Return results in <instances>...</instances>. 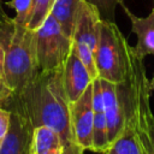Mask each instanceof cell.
<instances>
[{"label": "cell", "instance_id": "52a82bcc", "mask_svg": "<svg viewBox=\"0 0 154 154\" xmlns=\"http://www.w3.org/2000/svg\"><path fill=\"white\" fill-rule=\"evenodd\" d=\"M93 82L84 93L70 102V125L73 141L84 150L93 148Z\"/></svg>", "mask_w": 154, "mask_h": 154}, {"label": "cell", "instance_id": "5bb4252c", "mask_svg": "<svg viewBox=\"0 0 154 154\" xmlns=\"http://www.w3.org/2000/svg\"><path fill=\"white\" fill-rule=\"evenodd\" d=\"M94 111V123H93V148L91 152L102 154L109 146L108 131H107V119L103 107L93 108Z\"/></svg>", "mask_w": 154, "mask_h": 154}, {"label": "cell", "instance_id": "2e32d148", "mask_svg": "<svg viewBox=\"0 0 154 154\" xmlns=\"http://www.w3.org/2000/svg\"><path fill=\"white\" fill-rule=\"evenodd\" d=\"M32 4H34V0H10L6 2V5H8L11 8L16 11L14 20L26 26L32 11Z\"/></svg>", "mask_w": 154, "mask_h": 154}, {"label": "cell", "instance_id": "e0dca14e", "mask_svg": "<svg viewBox=\"0 0 154 154\" xmlns=\"http://www.w3.org/2000/svg\"><path fill=\"white\" fill-rule=\"evenodd\" d=\"M87 1L97 8L102 19L109 20V22H114L116 7L118 5L122 6L124 4L123 0H87Z\"/></svg>", "mask_w": 154, "mask_h": 154}, {"label": "cell", "instance_id": "ffe728a7", "mask_svg": "<svg viewBox=\"0 0 154 154\" xmlns=\"http://www.w3.org/2000/svg\"><path fill=\"white\" fill-rule=\"evenodd\" d=\"M12 90L7 87L5 83V79L2 76H0V105H2L10 96H12Z\"/></svg>", "mask_w": 154, "mask_h": 154}, {"label": "cell", "instance_id": "5b68a950", "mask_svg": "<svg viewBox=\"0 0 154 154\" xmlns=\"http://www.w3.org/2000/svg\"><path fill=\"white\" fill-rule=\"evenodd\" d=\"M34 32L38 72L63 69L72 48V38L64 32L59 22L49 13Z\"/></svg>", "mask_w": 154, "mask_h": 154}, {"label": "cell", "instance_id": "7c38bea8", "mask_svg": "<svg viewBox=\"0 0 154 154\" xmlns=\"http://www.w3.org/2000/svg\"><path fill=\"white\" fill-rule=\"evenodd\" d=\"M64 142L60 135L48 126L34 128L31 136V154H61Z\"/></svg>", "mask_w": 154, "mask_h": 154}, {"label": "cell", "instance_id": "44dd1931", "mask_svg": "<svg viewBox=\"0 0 154 154\" xmlns=\"http://www.w3.org/2000/svg\"><path fill=\"white\" fill-rule=\"evenodd\" d=\"M2 73H4V49L0 43V76H2Z\"/></svg>", "mask_w": 154, "mask_h": 154}, {"label": "cell", "instance_id": "277c9868", "mask_svg": "<svg viewBox=\"0 0 154 154\" xmlns=\"http://www.w3.org/2000/svg\"><path fill=\"white\" fill-rule=\"evenodd\" d=\"M130 48L131 46L117 24L102 19L97 46L94 53L97 77L116 84L122 83L128 72Z\"/></svg>", "mask_w": 154, "mask_h": 154}, {"label": "cell", "instance_id": "30bf717a", "mask_svg": "<svg viewBox=\"0 0 154 154\" xmlns=\"http://www.w3.org/2000/svg\"><path fill=\"white\" fill-rule=\"evenodd\" d=\"M122 7L131 22V31L137 36V43L132 47L135 54L141 59L154 55V0L153 8L147 17L135 16L124 4Z\"/></svg>", "mask_w": 154, "mask_h": 154}, {"label": "cell", "instance_id": "603a6c76", "mask_svg": "<svg viewBox=\"0 0 154 154\" xmlns=\"http://www.w3.org/2000/svg\"><path fill=\"white\" fill-rule=\"evenodd\" d=\"M150 88H152V90H154V76L152 78V81H150Z\"/></svg>", "mask_w": 154, "mask_h": 154}, {"label": "cell", "instance_id": "ba28073f", "mask_svg": "<svg viewBox=\"0 0 154 154\" xmlns=\"http://www.w3.org/2000/svg\"><path fill=\"white\" fill-rule=\"evenodd\" d=\"M91 82L93 77L72 46L63 66V84L69 101H76Z\"/></svg>", "mask_w": 154, "mask_h": 154}, {"label": "cell", "instance_id": "9a60e30c", "mask_svg": "<svg viewBox=\"0 0 154 154\" xmlns=\"http://www.w3.org/2000/svg\"><path fill=\"white\" fill-rule=\"evenodd\" d=\"M54 0H34L32 4V11L28 22V28L31 30H36L42 22L46 19V17L51 13L52 6Z\"/></svg>", "mask_w": 154, "mask_h": 154}, {"label": "cell", "instance_id": "6da1fadb", "mask_svg": "<svg viewBox=\"0 0 154 154\" xmlns=\"http://www.w3.org/2000/svg\"><path fill=\"white\" fill-rule=\"evenodd\" d=\"M123 114L119 135L102 154H154V114L150 107V82L143 59L132 47L125 79L117 84Z\"/></svg>", "mask_w": 154, "mask_h": 154}, {"label": "cell", "instance_id": "d6986e66", "mask_svg": "<svg viewBox=\"0 0 154 154\" xmlns=\"http://www.w3.org/2000/svg\"><path fill=\"white\" fill-rule=\"evenodd\" d=\"M84 149L78 146L75 141H71V142H67L65 146H64V149H63V153L61 154H84Z\"/></svg>", "mask_w": 154, "mask_h": 154}, {"label": "cell", "instance_id": "4fadbf2b", "mask_svg": "<svg viewBox=\"0 0 154 154\" xmlns=\"http://www.w3.org/2000/svg\"><path fill=\"white\" fill-rule=\"evenodd\" d=\"M81 0H54L51 14L59 22L64 32L72 37L76 13Z\"/></svg>", "mask_w": 154, "mask_h": 154}, {"label": "cell", "instance_id": "7402d4cb", "mask_svg": "<svg viewBox=\"0 0 154 154\" xmlns=\"http://www.w3.org/2000/svg\"><path fill=\"white\" fill-rule=\"evenodd\" d=\"M6 17H7V16H6V13L2 11V8H0V22H2Z\"/></svg>", "mask_w": 154, "mask_h": 154}, {"label": "cell", "instance_id": "3957f363", "mask_svg": "<svg viewBox=\"0 0 154 154\" xmlns=\"http://www.w3.org/2000/svg\"><path fill=\"white\" fill-rule=\"evenodd\" d=\"M0 43L4 49L2 77L12 93L17 94L38 72L35 32L14 18L6 17L0 22Z\"/></svg>", "mask_w": 154, "mask_h": 154}, {"label": "cell", "instance_id": "9c48e42d", "mask_svg": "<svg viewBox=\"0 0 154 154\" xmlns=\"http://www.w3.org/2000/svg\"><path fill=\"white\" fill-rule=\"evenodd\" d=\"M32 130L34 128L24 117L11 111V124L0 147V154H31Z\"/></svg>", "mask_w": 154, "mask_h": 154}, {"label": "cell", "instance_id": "8fae6325", "mask_svg": "<svg viewBox=\"0 0 154 154\" xmlns=\"http://www.w3.org/2000/svg\"><path fill=\"white\" fill-rule=\"evenodd\" d=\"M102 100H103V109L107 119V131L109 143L116 140L123 128V114L122 107L119 102L118 88L117 84L106 79L100 78Z\"/></svg>", "mask_w": 154, "mask_h": 154}, {"label": "cell", "instance_id": "8992f818", "mask_svg": "<svg viewBox=\"0 0 154 154\" xmlns=\"http://www.w3.org/2000/svg\"><path fill=\"white\" fill-rule=\"evenodd\" d=\"M101 20L102 18L97 8L87 0H81L76 13L71 38L73 48L76 49L82 63L88 69L93 79L97 77L94 63V53L97 46Z\"/></svg>", "mask_w": 154, "mask_h": 154}, {"label": "cell", "instance_id": "ac0fdd59", "mask_svg": "<svg viewBox=\"0 0 154 154\" xmlns=\"http://www.w3.org/2000/svg\"><path fill=\"white\" fill-rule=\"evenodd\" d=\"M11 124V111L6 109L0 105V147L4 143V140L8 132Z\"/></svg>", "mask_w": 154, "mask_h": 154}, {"label": "cell", "instance_id": "7a4b0ae2", "mask_svg": "<svg viewBox=\"0 0 154 154\" xmlns=\"http://www.w3.org/2000/svg\"><path fill=\"white\" fill-rule=\"evenodd\" d=\"M24 117L32 128L48 126L57 131L64 144L73 141L70 125V101L63 84V69L41 71L2 105Z\"/></svg>", "mask_w": 154, "mask_h": 154}]
</instances>
